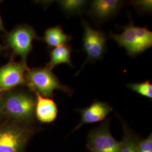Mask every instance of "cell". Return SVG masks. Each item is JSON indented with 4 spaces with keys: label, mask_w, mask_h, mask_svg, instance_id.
<instances>
[{
    "label": "cell",
    "mask_w": 152,
    "mask_h": 152,
    "mask_svg": "<svg viewBox=\"0 0 152 152\" xmlns=\"http://www.w3.org/2000/svg\"><path fill=\"white\" fill-rule=\"evenodd\" d=\"M124 4L120 0H94L90 2L88 13L98 21L104 22L115 15Z\"/></svg>",
    "instance_id": "9"
},
{
    "label": "cell",
    "mask_w": 152,
    "mask_h": 152,
    "mask_svg": "<svg viewBox=\"0 0 152 152\" xmlns=\"http://www.w3.org/2000/svg\"><path fill=\"white\" fill-rule=\"evenodd\" d=\"M39 39L35 30L28 25L17 27L6 37L9 46L15 54L21 57L22 61L24 63H27V56L32 49L33 40Z\"/></svg>",
    "instance_id": "6"
},
{
    "label": "cell",
    "mask_w": 152,
    "mask_h": 152,
    "mask_svg": "<svg viewBox=\"0 0 152 152\" xmlns=\"http://www.w3.org/2000/svg\"><path fill=\"white\" fill-rule=\"evenodd\" d=\"M72 51V48L68 44L55 48L50 51V60L47 67L52 70L56 65L61 64H66L71 67H73L71 59Z\"/></svg>",
    "instance_id": "13"
},
{
    "label": "cell",
    "mask_w": 152,
    "mask_h": 152,
    "mask_svg": "<svg viewBox=\"0 0 152 152\" xmlns=\"http://www.w3.org/2000/svg\"><path fill=\"white\" fill-rule=\"evenodd\" d=\"M131 4L137 11L142 14H150L152 12V1L149 0H139L130 1Z\"/></svg>",
    "instance_id": "17"
},
{
    "label": "cell",
    "mask_w": 152,
    "mask_h": 152,
    "mask_svg": "<svg viewBox=\"0 0 152 152\" xmlns=\"http://www.w3.org/2000/svg\"><path fill=\"white\" fill-rule=\"evenodd\" d=\"M57 2L62 10L69 16L81 15L88 4V1L85 0H60Z\"/></svg>",
    "instance_id": "14"
},
{
    "label": "cell",
    "mask_w": 152,
    "mask_h": 152,
    "mask_svg": "<svg viewBox=\"0 0 152 152\" xmlns=\"http://www.w3.org/2000/svg\"><path fill=\"white\" fill-rule=\"evenodd\" d=\"M36 95L35 114L39 121L42 123H51L56 118L58 108L51 98H45L37 92Z\"/></svg>",
    "instance_id": "11"
},
{
    "label": "cell",
    "mask_w": 152,
    "mask_h": 152,
    "mask_svg": "<svg viewBox=\"0 0 152 152\" xmlns=\"http://www.w3.org/2000/svg\"><path fill=\"white\" fill-rule=\"evenodd\" d=\"M26 79L27 85L31 91L45 98H52L56 90L70 96L73 92L72 88L61 83L52 70L47 66L29 69L26 75Z\"/></svg>",
    "instance_id": "2"
},
{
    "label": "cell",
    "mask_w": 152,
    "mask_h": 152,
    "mask_svg": "<svg viewBox=\"0 0 152 152\" xmlns=\"http://www.w3.org/2000/svg\"><path fill=\"white\" fill-rule=\"evenodd\" d=\"M43 39L50 48L66 45L72 40L71 35L65 33L60 26L49 28L45 32Z\"/></svg>",
    "instance_id": "12"
},
{
    "label": "cell",
    "mask_w": 152,
    "mask_h": 152,
    "mask_svg": "<svg viewBox=\"0 0 152 152\" xmlns=\"http://www.w3.org/2000/svg\"><path fill=\"white\" fill-rule=\"evenodd\" d=\"M137 144L127 130L123 140L120 142L119 152H137Z\"/></svg>",
    "instance_id": "16"
},
{
    "label": "cell",
    "mask_w": 152,
    "mask_h": 152,
    "mask_svg": "<svg viewBox=\"0 0 152 152\" xmlns=\"http://www.w3.org/2000/svg\"><path fill=\"white\" fill-rule=\"evenodd\" d=\"M122 28L123 32L119 34L110 32V37L125 49L129 56H136L152 47V32L147 26H136L130 18V22Z\"/></svg>",
    "instance_id": "1"
},
{
    "label": "cell",
    "mask_w": 152,
    "mask_h": 152,
    "mask_svg": "<svg viewBox=\"0 0 152 152\" xmlns=\"http://www.w3.org/2000/svg\"><path fill=\"white\" fill-rule=\"evenodd\" d=\"M127 87L134 92L149 99L152 98V84L149 81L128 83Z\"/></svg>",
    "instance_id": "15"
},
{
    "label": "cell",
    "mask_w": 152,
    "mask_h": 152,
    "mask_svg": "<svg viewBox=\"0 0 152 152\" xmlns=\"http://www.w3.org/2000/svg\"><path fill=\"white\" fill-rule=\"evenodd\" d=\"M137 152H152V135L140 141L137 145Z\"/></svg>",
    "instance_id": "18"
},
{
    "label": "cell",
    "mask_w": 152,
    "mask_h": 152,
    "mask_svg": "<svg viewBox=\"0 0 152 152\" xmlns=\"http://www.w3.org/2000/svg\"><path fill=\"white\" fill-rule=\"evenodd\" d=\"M4 28L3 26V23H2V21L1 19V15H0V32L1 31H4Z\"/></svg>",
    "instance_id": "20"
},
{
    "label": "cell",
    "mask_w": 152,
    "mask_h": 152,
    "mask_svg": "<svg viewBox=\"0 0 152 152\" xmlns=\"http://www.w3.org/2000/svg\"><path fill=\"white\" fill-rule=\"evenodd\" d=\"M4 113L16 122H25L33 119L35 114L36 99L27 92L10 91L1 96Z\"/></svg>",
    "instance_id": "3"
},
{
    "label": "cell",
    "mask_w": 152,
    "mask_h": 152,
    "mask_svg": "<svg viewBox=\"0 0 152 152\" xmlns=\"http://www.w3.org/2000/svg\"><path fill=\"white\" fill-rule=\"evenodd\" d=\"M2 50V46H1V44H0V51H1Z\"/></svg>",
    "instance_id": "21"
},
{
    "label": "cell",
    "mask_w": 152,
    "mask_h": 152,
    "mask_svg": "<svg viewBox=\"0 0 152 152\" xmlns=\"http://www.w3.org/2000/svg\"><path fill=\"white\" fill-rule=\"evenodd\" d=\"M27 63L10 61L0 67V92H7L19 86L27 85Z\"/></svg>",
    "instance_id": "7"
},
{
    "label": "cell",
    "mask_w": 152,
    "mask_h": 152,
    "mask_svg": "<svg viewBox=\"0 0 152 152\" xmlns=\"http://www.w3.org/2000/svg\"><path fill=\"white\" fill-rule=\"evenodd\" d=\"M30 135L27 129L16 122L0 126V152H23Z\"/></svg>",
    "instance_id": "5"
},
{
    "label": "cell",
    "mask_w": 152,
    "mask_h": 152,
    "mask_svg": "<svg viewBox=\"0 0 152 152\" xmlns=\"http://www.w3.org/2000/svg\"><path fill=\"white\" fill-rule=\"evenodd\" d=\"M112 110L113 108L107 103L100 101L95 102L88 107L80 111L81 114V122L77 128L84 124L102 121Z\"/></svg>",
    "instance_id": "10"
},
{
    "label": "cell",
    "mask_w": 152,
    "mask_h": 152,
    "mask_svg": "<svg viewBox=\"0 0 152 152\" xmlns=\"http://www.w3.org/2000/svg\"><path fill=\"white\" fill-rule=\"evenodd\" d=\"M5 114L4 113V104L2 97L0 96V118L2 117V115Z\"/></svg>",
    "instance_id": "19"
},
{
    "label": "cell",
    "mask_w": 152,
    "mask_h": 152,
    "mask_svg": "<svg viewBox=\"0 0 152 152\" xmlns=\"http://www.w3.org/2000/svg\"><path fill=\"white\" fill-rule=\"evenodd\" d=\"M82 25L84 29L82 38L83 51L86 54V59L76 76L82 71L87 63H94L102 59L107 50L106 34L100 30L93 29L88 23L82 18Z\"/></svg>",
    "instance_id": "4"
},
{
    "label": "cell",
    "mask_w": 152,
    "mask_h": 152,
    "mask_svg": "<svg viewBox=\"0 0 152 152\" xmlns=\"http://www.w3.org/2000/svg\"><path fill=\"white\" fill-rule=\"evenodd\" d=\"M106 121L92 130L88 136L87 147L91 152H119L120 142L112 135Z\"/></svg>",
    "instance_id": "8"
}]
</instances>
